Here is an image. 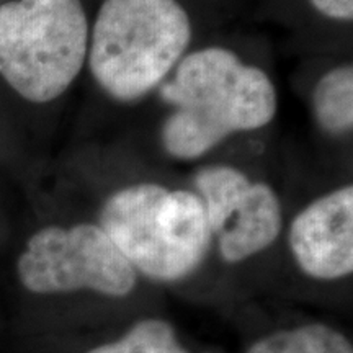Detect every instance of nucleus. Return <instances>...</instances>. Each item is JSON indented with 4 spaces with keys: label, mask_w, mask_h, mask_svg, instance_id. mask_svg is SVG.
Here are the masks:
<instances>
[{
    "label": "nucleus",
    "mask_w": 353,
    "mask_h": 353,
    "mask_svg": "<svg viewBox=\"0 0 353 353\" xmlns=\"http://www.w3.org/2000/svg\"><path fill=\"white\" fill-rule=\"evenodd\" d=\"M172 74L159 87L172 107L161 143L176 161H196L236 132L270 125L278 112L270 76L228 48L188 52Z\"/></svg>",
    "instance_id": "obj_1"
},
{
    "label": "nucleus",
    "mask_w": 353,
    "mask_h": 353,
    "mask_svg": "<svg viewBox=\"0 0 353 353\" xmlns=\"http://www.w3.org/2000/svg\"><path fill=\"white\" fill-rule=\"evenodd\" d=\"M192 37L179 0H103L88 37V69L108 97L136 101L162 85Z\"/></svg>",
    "instance_id": "obj_2"
},
{
    "label": "nucleus",
    "mask_w": 353,
    "mask_h": 353,
    "mask_svg": "<svg viewBox=\"0 0 353 353\" xmlns=\"http://www.w3.org/2000/svg\"><path fill=\"white\" fill-rule=\"evenodd\" d=\"M99 219L132 268L157 281L182 280L195 272L213 241L196 192L154 182L117 190Z\"/></svg>",
    "instance_id": "obj_3"
},
{
    "label": "nucleus",
    "mask_w": 353,
    "mask_h": 353,
    "mask_svg": "<svg viewBox=\"0 0 353 353\" xmlns=\"http://www.w3.org/2000/svg\"><path fill=\"white\" fill-rule=\"evenodd\" d=\"M88 20L81 0H13L0 6V77L21 99L63 97L87 63Z\"/></svg>",
    "instance_id": "obj_4"
},
{
    "label": "nucleus",
    "mask_w": 353,
    "mask_h": 353,
    "mask_svg": "<svg viewBox=\"0 0 353 353\" xmlns=\"http://www.w3.org/2000/svg\"><path fill=\"white\" fill-rule=\"evenodd\" d=\"M20 283L37 294L95 291L126 296L136 270L99 224L48 226L34 232L17 260Z\"/></svg>",
    "instance_id": "obj_5"
},
{
    "label": "nucleus",
    "mask_w": 353,
    "mask_h": 353,
    "mask_svg": "<svg viewBox=\"0 0 353 353\" xmlns=\"http://www.w3.org/2000/svg\"><path fill=\"white\" fill-rule=\"evenodd\" d=\"M193 182L205 203L213 239L226 262H242L278 239L283 211L270 185L254 182L241 169L228 164L201 167Z\"/></svg>",
    "instance_id": "obj_6"
},
{
    "label": "nucleus",
    "mask_w": 353,
    "mask_h": 353,
    "mask_svg": "<svg viewBox=\"0 0 353 353\" xmlns=\"http://www.w3.org/2000/svg\"><path fill=\"white\" fill-rule=\"evenodd\" d=\"M288 242L298 267L316 280H339L353 272V187L316 198L291 221Z\"/></svg>",
    "instance_id": "obj_7"
},
{
    "label": "nucleus",
    "mask_w": 353,
    "mask_h": 353,
    "mask_svg": "<svg viewBox=\"0 0 353 353\" xmlns=\"http://www.w3.org/2000/svg\"><path fill=\"white\" fill-rule=\"evenodd\" d=\"M312 110L322 131L345 136L353 128V68L341 64L327 70L312 90Z\"/></svg>",
    "instance_id": "obj_8"
},
{
    "label": "nucleus",
    "mask_w": 353,
    "mask_h": 353,
    "mask_svg": "<svg viewBox=\"0 0 353 353\" xmlns=\"http://www.w3.org/2000/svg\"><path fill=\"white\" fill-rule=\"evenodd\" d=\"M247 353H353L345 335L324 324H307L260 339Z\"/></svg>",
    "instance_id": "obj_9"
},
{
    "label": "nucleus",
    "mask_w": 353,
    "mask_h": 353,
    "mask_svg": "<svg viewBox=\"0 0 353 353\" xmlns=\"http://www.w3.org/2000/svg\"><path fill=\"white\" fill-rule=\"evenodd\" d=\"M87 353H188L176 341L169 322L145 319L134 324L120 341L92 348Z\"/></svg>",
    "instance_id": "obj_10"
},
{
    "label": "nucleus",
    "mask_w": 353,
    "mask_h": 353,
    "mask_svg": "<svg viewBox=\"0 0 353 353\" xmlns=\"http://www.w3.org/2000/svg\"><path fill=\"white\" fill-rule=\"evenodd\" d=\"M321 15L330 20L352 21L353 0H309Z\"/></svg>",
    "instance_id": "obj_11"
}]
</instances>
